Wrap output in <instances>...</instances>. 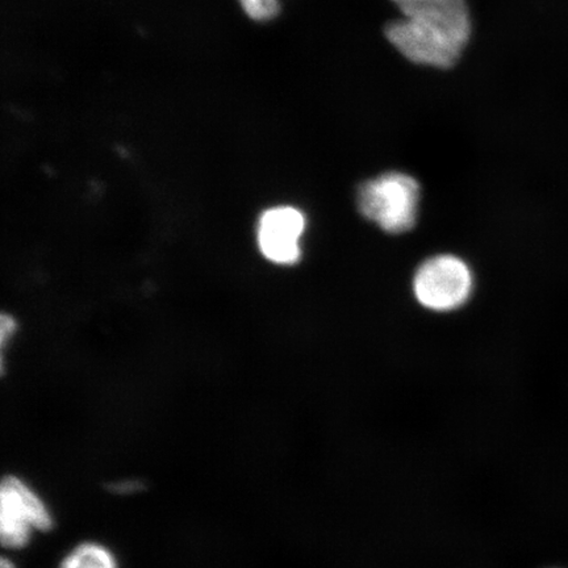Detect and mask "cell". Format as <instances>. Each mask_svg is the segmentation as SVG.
<instances>
[{"instance_id": "6da1fadb", "label": "cell", "mask_w": 568, "mask_h": 568, "mask_svg": "<svg viewBox=\"0 0 568 568\" xmlns=\"http://www.w3.org/2000/svg\"><path fill=\"white\" fill-rule=\"evenodd\" d=\"M403 19L389 23L387 38L397 51L420 65L452 68L470 39L465 0H393Z\"/></svg>"}, {"instance_id": "ba28073f", "label": "cell", "mask_w": 568, "mask_h": 568, "mask_svg": "<svg viewBox=\"0 0 568 568\" xmlns=\"http://www.w3.org/2000/svg\"><path fill=\"white\" fill-rule=\"evenodd\" d=\"M110 493L119 496L139 494L144 489V483L139 479H122L111 483Z\"/></svg>"}, {"instance_id": "3957f363", "label": "cell", "mask_w": 568, "mask_h": 568, "mask_svg": "<svg viewBox=\"0 0 568 568\" xmlns=\"http://www.w3.org/2000/svg\"><path fill=\"white\" fill-rule=\"evenodd\" d=\"M420 186L415 178L403 173H386L362 184L358 209L387 233L399 234L414 229L417 219Z\"/></svg>"}, {"instance_id": "30bf717a", "label": "cell", "mask_w": 568, "mask_h": 568, "mask_svg": "<svg viewBox=\"0 0 568 568\" xmlns=\"http://www.w3.org/2000/svg\"><path fill=\"white\" fill-rule=\"evenodd\" d=\"M0 568H18V566L10 557H2L0 559Z\"/></svg>"}, {"instance_id": "277c9868", "label": "cell", "mask_w": 568, "mask_h": 568, "mask_svg": "<svg viewBox=\"0 0 568 568\" xmlns=\"http://www.w3.org/2000/svg\"><path fill=\"white\" fill-rule=\"evenodd\" d=\"M415 295L424 307L449 312L464 305L473 291V275L464 261L454 255H437L417 270Z\"/></svg>"}, {"instance_id": "7a4b0ae2", "label": "cell", "mask_w": 568, "mask_h": 568, "mask_svg": "<svg viewBox=\"0 0 568 568\" xmlns=\"http://www.w3.org/2000/svg\"><path fill=\"white\" fill-rule=\"evenodd\" d=\"M55 518L51 507L30 481L6 475L0 486V542L6 550L21 551L42 532L52 531Z\"/></svg>"}, {"instance_id": "8992f818", "label": "cell", "mask_w": 568, "mask_h": 568, "mask_svg": "<svg viewBox=\"0 0 568 568\" xmlns=\"http://www.w3.org/2000/svg\"><path fill=\"white\" fill-rule=\"evenodd\" d=\"M57 568H122L116 552L99 541H82L65 552Z\"/></svg>"}, {"instance_id": "5b68a950", "label": "cell", "mask_w": 568, "mask_h": 568, "mask_svg": "<svg viewBox=\"0 0 568 568\" xmlns=\"http://www.w3.org/2000/svg\"><path fill=\"white\" fill-rule=\"evenodd\" d=\"M305 217L300 210L281 205L262 213L258 246L264 257L276 265H294L301 260Z\"/></svg>"}, {"instance_id": "52a82bcc", "label": "cell", "mask_w": 568, "mask_h": 568, "mask_svg": "<svg viewBox=\"0 0 568 568\" xmlns=\"http://www.w3.org/2000/svg\"><path fill=\"white\" fill-rule=\"evenodd\" d=\"M248 17L258 21H267L278 16L281 6L278 0H240Z\"/></svg>"}, {"instance_id": "9c48e42d", "label": "cell", "mask_w": 568, "mask_h": 568, "mask_svg": "<svg viewBox=\"0 0 568 568\" xmlns=\"http://www.w3.org/2000/svg\"><path fill=\"white\" fill-rule=\"evenodd\" d=\"M18 329V324L13 317L9 315L2 316V323H0V345H2V351L4 354L7 343L16 335Z\"/></svg>"}]
</instances>
